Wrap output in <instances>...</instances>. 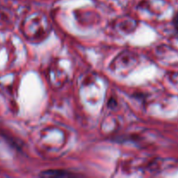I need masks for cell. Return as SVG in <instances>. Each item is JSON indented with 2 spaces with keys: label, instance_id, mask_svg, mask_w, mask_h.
Wrapping results in <instances>:
<instances>
[{
  "label": "cell",
  "instance_id": "obj_1",
  "mask_svg": "<svg viewBox=\"0 0 178 178\" xmlns=\"http://www.w3.org/2000/svg\"><path fill=\"white\" fill-rule=\"evenodd\" d=\"M175 25H176V30H178V14L176 15V17H175Z\"/></svg>",
  "mask_w": 178,
  "mask_h": 178
}]
</instances>
